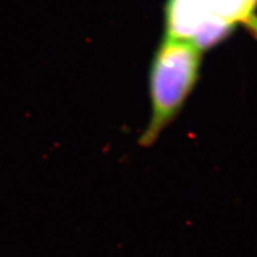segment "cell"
Segmentation results:
<instances>
[{
    "instance_id": "cell-1",
    "label": "cell",
    "mask_w": 257,
    "mask_h": 257,
    "mask_svg": "<svg viewBox=\"0 0 257 257\" xmlns=\"http://www.w3.org/2000/svg\"><path fill=\"white\" fill-rule=\"evenodd\" d=\"M203 52L194 44L170 36L161 40L149 70L151 117L139 144L149 147L178 116L195 87Z\"/></svg>"
},
{
    "instance_id": "cell-2",
    "label": "cell",
    "mask_w": 257,
    "mask_h": 257,
    "mask_svg": "<svg viewBox=\"0 0 257 257\" xmlns=\"http://www.w3.org/2000/svg\"><path fill=\"white\" fill-rule=\"evenodd\" d=\"M165 36L186 40L204 52L239 26L257 40V0H166Z\"/></svg>"
}]
</instances>
